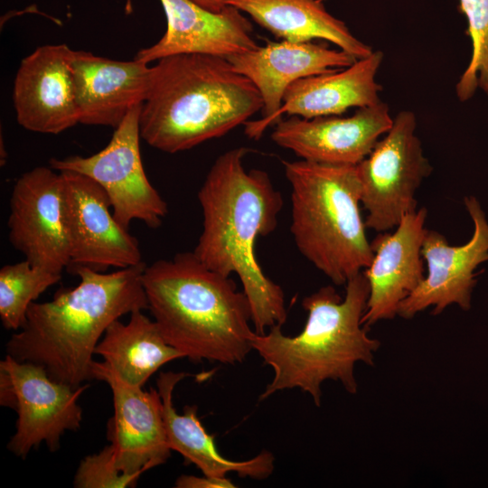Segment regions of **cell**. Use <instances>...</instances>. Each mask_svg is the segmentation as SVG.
<instances>
[{"label": "cell", "mask_w": 488, "mask_h": 488, "mask_svg": "<svg viewBox=\"0 0 488 488\" xmlns=\"http://www.w3.org/2000/svg\"><path fill=\"white\" fill-rule=\"evenodd\" d=\"M226 59L237 72L255 85L262 98L261 119L244 124L245 133L255 139L269 127L289 85L303 78L346 68L356 61L341 49H329L312 42L288 41L268 42Z\"/></svg>", "instance_id": "2e32d148"}, {"label": "cell", "mask_w": 488, "mask_h": 488, "mask_svg": "<svg viewBox=\"0 0 488 488\" xmlns=\"http://www.w3.org/2000/svg\"><path fill=\"white\" fill-rule=\"evenodd\" d=\"M177 488H235L236 485L226 477H214L204 475H181L174 483Z\"/></svg>", "instance_id": "4316f807"}, {"label": "cell", "mask_w": 488, "mask_h": 488, "mask_svg": "<svg viewBox=\"0 0 488 488\" xmlns=\"http://www.w3.org/2000/svg\"><path fill=\"white\" fill-rule=\"evenodd\" d=\"M200 6L215 13L221 12L228 6L229 0H191Z\"/></svg>", "instance_id": "83f0119b"}, {"label": "cell", "mask_w": 488, "mask_h": 488, "mask_svg": "<svg viewBox=\"0 0 488 488\" xmlns=\"http://www.w3.org/2000/svg\"><path fill=\"white\" fill-rule=\"evenodd\" d=\"M145 267L142 262L111 273L68 267L79 284L60 288L50 301L32 303L24 324L6 343V354L40 365L52 379L74 388L92 380L93 355L107 328L125 314L148 309Z\"/></svg>", "instance_id": "7a4b0ae2"}, {"label": "cell", "mask_w": 488, "mask_h": 488, "mask_svg": "<svg viewBox=\"0 0 488 488\" xmlns=\"http://www.w3.org/2000/svg\"><path fill=\"white\" fill-rule=\"evenodd\" d=\"M389 106L359 108L345 117L303 118L293 116L276 124L272 140L303 160L336 165H357L391 127Z\"/></svg>", "instance_id": "5bb4252c"}, {"label": "cell", "mask_w": 488, "mask_h": 488, "mask_svg": "<svg viewBox=\"0 0 488 488\" xmlns=\"http://www.w3.org/2000/svg\"><path fill=\"white\" fill-rule=\"evenodd\" d=\"M142 281L148 310L164 339L183 357L235 364L253 350L247 296L193 252L146 266Z\"/></svg>", "instance_id": "5b68a950"}, {"label": "cell", "mask_w": 488, "mask_h": 488, "mask_svg": "<svg viewBox=\"0 0 488 488\" xmlns=\"http://www.w3.org/2000/svg\"><path fill=\"white\" fill-rule=\"evenodd\" d=\"M468 22L472 56L461 75L455 91L461 101L471 99L476 89L488 94V0H459Z\"/></svg>", "instance_id": "d4e9b609"}, {"label": "cell", "mask_w": 488, "mask_h": 488, "mask_svg": "<svg viewBox=\"0 0 488 488\" xmlns=\"http://www.w3.org/2000/svg\"><path fill=\"white\" fill-rule=\"evenodd\" d=\"M70 266L99 272L143 262L137 239L115 219L103 188L79 173L61 172Z\"/></svg>", "instance_id": "8fae6325"}, {"label": "cell", "mask_w": 488, "mask_h": 488, "mask_svg": "<svg viewBox=\"0 0 488 488\" xmlns=\"http://www.w3.org/2000/svg\"><path fill=\"white\" fill-rule=\"evenodd\" d=\"M88 387L57 381L42 366L6 354L0 361V404L17 413L8 450L23 459L42 443L51 452L57 451L65 432L81 426L79 399Z\"/></svg>", "instance_id": "52a82bcc"}, {"label": "cell", "mask_w": 488, "mask_h": 488, "mask_svg": "<svg viewBox=\"0 0 488 488\" xmlns=\"http://www.w3.org/2000/svg\"><path fill=\"white\" fill-rule=\"evenodd\" d=\"M465 205L474 225L472 239L462 246H450L444 235L427 230L421 249L427 274L399 305L400 317L411 319L430 306L432 314H438L453 304L470 309L476 284L474 271L488 260V222L476 198L465 197Z\"/></svg>", "instance_id": "7c38bea8"}, {"label": "cell", "mask_w": 488, "mask_h": 488, "mask_svg": "<svg viewBox=\"0 0 488 488\" xmlns=\"http://www.w3.org/2000/svg\"><path fill=\"white\" fill-rule=\"evenodd\" d=\"M228 5L245 12L282 41L326 40L356 60L373 52L352 35L343 21L330 14L319 0H229Z\"/></svg>", "instance_id": "7402d4cb"}, {"label": "cell", "mask_w": 488, "mask_h": 488, "mask_svg": "<svg viewBox=\"0 0 488 488\" xmlns=\"http://www.w3.org/2000/svg\"><path fill=\"white\" fill-rule=\"evenodd\" d=\"M141 474L121 472L116 465L111 445L105 446L99 453L85 456L74 475L76 488H133Z\"/></svg>", "instance_id": "484cf974"}, {"label": "cell", "mask_w": 488, "mask_h": 488, "mask_svg": "<svg viewBox=\"0 0 488 488\" xmlns=\"http://www.w3.org/2000/svg\"><path fill=\"white\" fill-rule=\"evenodd\" d=\"M425 207L405 215L392 233L379 234L371 242L373 259L362 272L370 294L363 326L398 315L401 302L424 280L421 249L427 230Z\"/></svg>", "instance_id": "e0dca14e"}, {"label": "cell", "mask_w": 488, "mask_h": 488, "mask_svg": "<svg viewBox=\"0 0 488 488\" xmlns=\"http://www.w3.org/2000/svg\"><path fill=\"white\" fill-rule=\"evenodd\" d=\"M95 354L123 380L139 387L163 365L183 357L165 342L155 320L143 310L131 313L127 324L119 319L110 324Z\"/></svg>", "instance_id": "603a6c76"}, {"label": "cell", "mask_w": 488, "mask_h": 488, "mask_svg": "<svg viewBox=\"0 0 488 488\" xmlns=\"http://www.w3.org/2000/svg\"><path fill=\"white\" fill-rule=\"evenodd\" d=\"M262 107L258 89L226 58L172 55L151 67L140 135L152 147L174 154L226 135Z\"/></svg>", "instance_id": "3957f363"}, {"label": "cell", "mask_w": 488, "mask_h": 488, "mask_svg": "<svg viewBox=\"0 0 488 488\" xmlns=\"http://www.w3.org/2000/svg\"><path fill=\"white\" fill-rule=\"evenodd\" d=\"M141 108L135 107L128 112L108 144L98 153L50 160V166L58 172L79 173L99 183L110 201L115 219L127 230L135 220L157 229L168 212L167 203L148 180L143 166Z\"/></svg>", "instance_id": "9c48e42d"}, {"label": "cell", "mask_w": 488, "mask_h": 488, "mask_svg": "<svg viewBox=\"0 0 488 488\" xmlns=\"http://www.w3.org/2000/svg\"><path fill=\"white\" fill-rule=\"evenodd\" d=\"M187 372H160L156 380L162 399V410L167 441L172 450L178 452L184 463L195 465L204 475L226 477L235 473L241 478L263 480L270 476L275 468V457L263 450L251 459L232 461L221 455L215 446L214 436L210 435L197 417V406H185L183 414L175 410L173 403L174 387Z\"/></svg>", "instance_id": "44dd1931"}, {"label": "cell", "mask_w": 488, "mask_h": 488, "mask_svg": "<svg viewBox=\"0 0 488 488\" xmlns=\"http://www.w3.org/2000/svg\"><path fill=\"white\" fill-rule=\"evenodd\" d=\"M345 285L344 298L332 286L304 298L302 306L307 319L299 334L285 335L280 324L264 334L254 333L253 350L274 371V378L259 400L277 391L297 388L309 393L320 406L321 385L326 380L340 381L351 394L357 392L355 364L373 365L380 342L368 335V328L361 323L370 294L363 272Z\"/></svg>", "instance_id": "277c9868"}, {"label": "cell", "mask_w": 488, "mask_h": 488, "mask_svg": "<svg viewBox=\"0 0 488 488\" xmlns=\"http://www.w3.org/2000/svg\"><path fill=\"white\" fill-rule=\"evenodd\" d=\"M249 149L237 147L221 155L198 192L202 231L192 251L210 269L236 273L251 308L255 333L283 325L287 317L284 292L262 270L255 255L259 237L277 225L283 198L267 172L246 170Z\"/></svg>", "instance_id": "6da1fadb"}, {"label": "cell", "mask_w": 488, "mask_h": 488, "mask_svg": "<svg viewBox=\"0 0 488 488\" xmlns=\"http://www.w3.org/2000/svg\"><path fill=\"white\" fill-rule=\"evenodd\" d=\"M8 239L32 265L62 273L70 264L61 172L38 166L15 182L9 199Z\"/></svg>", "instance_id": "30bf717a"}, {"label": "cell", "mask_w": 488, "mask_h": 488, "mask_svg": "<svg viewBox=\"0 0 488 488\" xmlns=\"http://www.w3.org/2000/svg\"><path fill=\"white\" fill-rule=\"evenodd\" d=\"M291 188L290 231L298 251L335 285L367 268L373 251L360 211L357 165L284 161Z\"/></svg>", "instance_id": "8992f818"}, {"label": "cell", "mask_w": 488, "mask_h": 488, "mask_svg": "<svg viewBox=\"0 0 488 488\" xmlns=\"http://www.w3.org/2000/svg\"><path fill=\"white\" fill-rule=\"evenodd\" d=\"M93 379L105 381L113 395L114 414L107 438L123 473L141 474L164 464L171 455L157 389L144 390L123 380L105 361H94Z\"/></svg>", "instance_id": "4fadbf2b"}, {"label": "cell", "mask_w": 488, "mask_h": 488, "mask_svg": "<svg viewBox=\"0 0 488 488\" xmlns=\"http://www.w3.org/2000/svg\"><path fill=\"white\" fill-rule=\"evenodd\" d=\"M412 111L402 110L370 155L357 164L366 228L384 232L418 210L416 191L433 168L416 136Z\"/></svg>", "instance_id": "ba28073f"}, {"label": "cell", "mask_w": 488, "mask_h": 488, "mask_svg": "<svg viewBox=\"0 0 488 488\" xmlns=\"http://www.w3.org/2000/svg\"><path fill=\"white\" fill-rule=\"evenodd\" d=\"M61 278L56 273L24 259L0 269V319L7 330L18 331L25 323L30 305Z\"/></svg>", "instance_id": "cb8c5ba5"}, {"label": "cell", "mask_w": 488, "mask_h": 488, "mask_svg": "<svg viewBox=\"0 0 488 488\" xmlns=\"http://www.w3.org/2000/svg\"><path fill=\"white\" fill-rule=\"evenodd\" d=\"M382 60V52L375 51L346 68L293 82L269 126L279 122L285 114L303 118L339 116L350 108L379 103L381 86L375 78Z\"/></svg>", "instance_id": "ffe728a7"}, {"label": "cell", "mask_w": 488, "mask_h": 488, "mask_svg": "<svg viewBox=\"0 0 488 488\" xmlns=\"http://www.w3.org/2000/svg\"><path fill=\"white\" fill-rule=\"evenodd\" d=\"M160 2L166 16V31L155 44L139 50L136 60L149 63L185 53L228 58L258 47L250 22L231 5L215 13L191 0Z\"/></svg>", "instance_id": "ac0fdd59"}, {"label": "cell", "mask_w": 488, "mask_h": 488, "mask_svg": "<svg viewBox=\"0 0 488 488\" xmlns=\"http://www.w3.org/2000/svg\"><path fill=\"white\" fill-rule=\"evenodd\" d=\"M71 70L80 124L115 129L146 98L151 67L145 61L75 51Z\"/></svg>", "instance_id": "d6986e66"}, {"label": "cell", "mask_w": 488, "mask_h": 488, "mask_svg": "<svg viewBox=\"0 0 488 488\" xmlns=\"http://www.w3.org/2000/svg\"><path fill=\"white\" fill-rule=\"evenodd\" d=\"M64 43L37 47L18 67L13 89L16 120L41 134H60L80 123L71 61Z\"/></svg>", "instance_id": "9a60e30c"}]
</instances>
